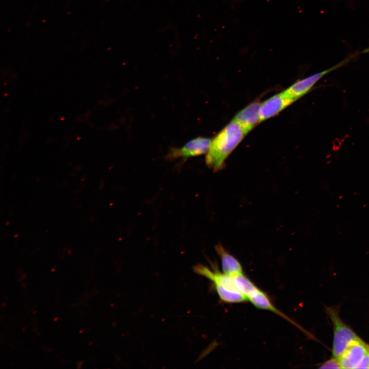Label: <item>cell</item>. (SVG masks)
I'll list each match as a JSON object with an SVG mask.
<instances>
[{"mask_svg": "<svg viewBox=\"0 0 369 369\" xmlns=\"http://www.w3.org/2000/svg\"><path fill=\"white\" fill-rule=\"evenodd\" d=\"M247 134L242 126L233 119L211 140L206 162L214 171L222 169L225 161Z\"/></svg>", "mask_w": 369, "mask_h": 369, "instance_id": "6da1fadb", "label": "cell"}, {"mask_svg": "<svg viewBox=\"0 0 369 369\" xmlns=\"http://www.w3.org/2000/svg\"><path fill=\"white\" fill-rule=\"evenodd\" d=\"M325 311L333 327V357L338 359L350 344L360 337L341 320L338 308L326 307Z\"/></svg>", "mask_w": 369, "mask_h": 369, "instance_id": "7a4b0ae2", "label": "cell"}, {"mask_svg": "<svg viewBox=\"0 0 369 369\" xmlns=\"http://www.w3.org/2000/svg\"><path fill=\"white\" fill-rule=\"evenodd\" d=\"M360 53H354L331 68L299 79L285 90L284 92L296 101L306 94L324 76L347 64Z\"/></svg>", "mask_w": 369, "mask_h": 369, "instance_id": "3957f363", "label": "cell"}, {"mask_svg": "<svg viewBox=\"0 0 369 369\" xmlns=\"http://www.w3.org/2000/svg\"><path fill=\"white\" fill-rule=\"evenodd\" d=\"M369 352V344L360 338L353 341L338 358L341 368H357Z\"/></svg>", "mask_w": 369, "mask_h": 369, "instance_id": "277c9868", "label": "cell"}, {"mask_svg": "<svg viewBox=\"0 0 369 369\" xmlns=\"http://www.w3.org/2000/svg\"><path fill=\"white\" fill-rule=\"evenodd\" d=\"M211 142L208 138L199 137L193 139L180 148H173L168 154L169 159L187 158L207 153Z\"/></svg>", "mask_w": 369, "mask_h": 369, "instance_id": "5b68a950", "label": "cell"}, {"mask_svg": "<svg viewBox=\"0 0 369 369\" xmlns=\"http://www.w3.org/2000/svg\"><path fill=\"white\" fill-rule=\"evenodd\" d=\"M295 100L284 91L273 95L261 104L260 120L263 121L277 115Z\"/></svg>", "mask_w": 369, "mask_h": 369, "instance_id": "8992f818", "label": "cell"}, {"mask_svg": "<svg viewBox=\"0 0 369 369\" xmlns=\"http://www.w3.org/2000/svg\"><path fill=\"white\" fill-rule=\"evenodd\" d=\"M261 104L259 101L250 104L238 112L233 119L242 126L247 133L260 122Z\"/></svg>", "mask_w": 369, "mask_h": 369, "instance_id": "52a82bcc", "label": "cell"}, {"mask_svg": "<svg viewBox=\"0 0 369 369\" xmlns=\"http://www.w3.org/2000/svg\"><path fill=\"white\" fill-rule=\"evenodd\" d=\"M215 250L221 259L222 272L232 276L243 273L240 262L227 252L221 244L216 245Z\"/></svg>", "mask_w": 369, "mask_h": 369, "instance_id": "ba28073f", "label": "cell"}, {"mask_svg": "<svg viewBox=\"0 0 369 369\" xmlns=\"http://www.w3.org/2000/svg\"><path fill=\"white\" fill-rule=\"evenodd\" d=\"M248 300L256 308L272 312L291 322V324H293L300 328V326L276 308L272 303L271 299L267 294L261 290L259 289L257 292L249 297Z\"/></svg>", "mask_w": 369, "mask_h": 369, "instance_id": "9c48e42d", "label": "cell"}, {"mask_svg": "<svg viewBox=\"0 0 369 369\" xmlns=\"http://www.w3.org/2000/svg\"><path fill=\"white\" fill-rule=\"evenodd\" d=\"M220 299L227 303H237L248 300V298L237 290L231 289L219 285H214Z\"/></svg>", "mask_w": 369, "mask_h": 369, "instance_id": "30bf717a", "label": "cell"}, {"mask_svg": "<svg viewBox=\"0 0 369 369\" xmlns=\"http://www.w3.org/2000/svg\"><path fill=\"white\" fill-rule=\"evenodd\" d=\"M235 286L239 292L248 299L259 289L243 273L233 276Z\"/></svg>", "mask_w": 369, "mask_h": 369, "instance_id": "8fae6325", "label": "cell"}, {"mask_svg": "<svg viewBox=\"0 0 369 369\" xmlns=\"http://www.w3.org/2000/svg\"><path fill=\"white\" fill-rule=\"evenodd\" d=\"M320 368H341L338 359L332 357L324 362L319 367Z\"/></svg>", "mask_w": 369, "mask_h": 369, "instance_id": "7c38bea8", "label": "cell"}]
</instances>
